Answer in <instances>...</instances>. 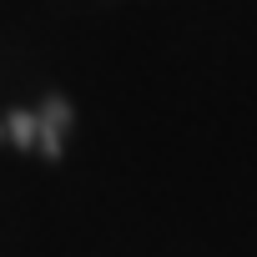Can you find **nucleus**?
I'll use <instances>...</instances> for the list:
<instances>
[]
</instances>
